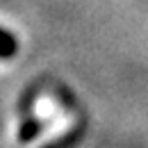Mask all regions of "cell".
<instances>
[{
    "mask_svg": "<svg viewBox=\"0 0 148 148\" xmlns=\"http://www.w3.org/2000/svg\"><path fill=\"white\" fill-rule=\"evenodd\" d=\"M48 125V121L46 119H37V116H30L18 130V144H27V141H32L34 137H37L41 130Z\"/></svg>",
    "mask_w": 148,
    "mask_h": 148,
    "instance_id": "1",
    "label": "cell"
},
{
    "mask_svg": "<svg viewBox=\"0 0 148 148\" xmlns=\"http://www.w3.org/2000/svg\"><path fill=\"white\" fill-rule=\"evenodd\" d=\"M18 50V41L12 32H7L5 27H0V59H12Z\"/></svg>",
    "mask_w": 148,
    "mask_h": 148,
    "instance_id": "2",
    "label": "cell"
}]
</instances>
